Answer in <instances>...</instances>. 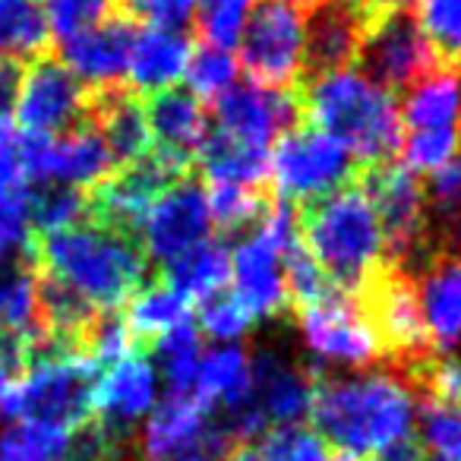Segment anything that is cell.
Segmentation results:
<instances>
[{
	"instance_id": "cell-1",
	"label": "cell",
	"mask_w": 461,
	"mask_h": 461,
	"mask_svg": "<svg viewBox=\"0 0 461 461\" xmlns=\"http://www.w3.org/2000/svg\"><path fill=\"white\" fill-rule=\"evenodd\" d=\"M417 398L389 366L360 376H322L310 404L313 433L348 458H376L414 436Z\"/></svg>"
},
{
	"instance_id": "cell-2",
	"label": "cell",
	"mask_w": 461,
	"mask_h": 461,
	"mask_svg": "<svg viewBox=\"0 0 461 461\" xmlns=\"http://www.w3.org/2000/svg\"><path fill=\"white\" fill-rule=\"evenodd\" d=\"M35 263L48 278L70 288L102 313L121 310L152 278L140 238L95 221L41 238Z\"/></svg>"
},
{
	"instance_id": "cell-3",
	"label": "cell",
	"mask_w": 461,
	"mask_h": 461,
	"mask_svg": "<svg viewBox=\"0 0 461 461\" xmlns=\"http://www.w3.org/2000/svg\"><path fill=\"white\" fill-rule=\"evenodd\" d=\"M303 121L332 136L357 167L398 161L404 146L402 104L357 70L329 73L301 83Z\"/></svg>"
},
{
	"instance_id": "cell-4",
	"label": "cell",
	"mask_w": 461,
	"mask_h": 461,
	"mask_svg": "<svg viewBox=\"0 0 461 461\" xmlns=\"http://www.w3.org/2000/svg\"><path fill=\"white\" fill-rule=\"evenodd\" d=\"M297 234L316 259L326 282L341 294H354L376 266H383V230L370 199L357 180L329 196L294 205Z\"/></svg>"
},
{
	"instance_id": "cell-5",
	"label": "cell",
	"mask_w": 461,
	"mask_h": 461,
	"mask_svg": "<svg viewBox=\"0 0 461 461\" xmlns=\"http://www.w3.org/2000/svg\"><path fill=\"white\" fill-rule=\"evenodd\" d=\"M98 366L79 354L35 351L0 411L10 420L39 423L77 436L92 417Z\"/></svg>"
},
{
	"instance_id": "cell-6",
	"label": "cell",
	"mask_w": 461,
	"mask_h": 461,
	"mask_svg": "<svg viewBox=\"0 0 461 461\" xmlns=\"http://www.w3.org/2000/svg\"><path fill=\"white\" fill-rule=\"evenodd\" d=\"M351 297L383 351V366L408 373L411 366L439 354L429 341L417 285L408 269L389 263L376 266Z\"/></svg>"
},
{
	"instance_id": "cell-7",
	"label": "cell",
	"mask_w": 461,
	"mask_h": 461,
	"mask_svg": "<svg viewBox=\"0 0 461 461\" xmlns=\"http://www.w3.org/2000/svg\"><path fill=\"white\" fill-rule=\"evenodd\" d=\"M307 0H253L238 35L240 67L263 89H297L307 35Z\"/></svg>"
},
{
	"instance_id": "cell-8",
	"label": "cell",
	"mask_w": 461,
	"mask_h": 461,
	"mask_svg": "<svg viewBox=\"0 0 461 461\" xmlns=\"http://www.w3.org/2000/svg\"><path fill=\"white\" fill-rule=\"evenodd\" d=\"M354 70L402 102L442 64L423 39L414 10H376L366 20Z\"/></svg>"
},
{
	"instance_id": "cell-9",
	"label": "cell",
	"mask_w": 461,
	"mask_h": 461,
	"mask_svg": "<svg viewBox=\"0 0 461 461\" xmlns=\"http://www.w3.org/2000/svg\"><path fill=\"white\" fill-rule=\"evenodd\" d=\"M354 180H357V186L370 199L373 212L379 218L383 263L408 269L411 263H417L433 247L427 196H423L420 177L404 171L398 161H389V165L360 167Z\"/></svg>"
},
{
	"instance_id": "cell-10",
	"label": "cell",
	"mask_w": 461,
	"mask_h": 461,
	"mask_svg": "<svg viewBox=\"0 0 461 461\" xmlns=\"http://www.w3.org/2000/svg\"><path fill=\"white\" fill-rule=\"evenodd\" d=\"M357 161L313 123H297L282 133L269 152V180L278 199L301 205L329 196L357 177Z\"/></svg>"
},
{
	"instance_id": "cell-11",
	"label": "cell",
	"mask_w": 461,
	"mask_h": 461,
	"mask_svg": "<svg viewBox=\"0 0 461 461\" xmlns=\"http://www.w3.org/2000/svg\"><path fill=\"white\" fill-rule=\"evenodd\" d=\"M14 111V123L26 136H60L86 121L89 89L58 58L41 54L29 70H23Z\"/></svg>"
},
{
	"instance_id": "cell-12",
	"label": "cell",
	"mask_w": 461,
	"mask_h": 461,
	"mask_svg": "<svg viewBox=\"0 0 461 461\" xmlns=\"http://www.w3.org/2000/svg\"><path fill=\"white\" fill-rule=\"evenodd\" d=\"M209 111L215 130L263 149H272L278 136L303 123L301 89H263L250 79L221 92Z\"/></svg>"
},
{
	"instance_id": "cell-13",
	"label": "cell",
	"mask_w": 461,
	"mask_h": 461,
	"mask_svg": "<svg viewBox=\"0 0 461 461\" xmlns=\"http://www.w3.org/2000/svg\"><path fill=\"white\" fill-rule=\"evenodd\" d=\"M155 408V366L149 351H133L98 370L92 392V427L117 448L130 452L136 423Z\"/></svg>"
},
{
	"instance_id": "cell-14",
	"label": "cell",
	"mask_w": 461,
	"mask_h": 461,
	"mask_svg": "<svg viewBox=\"0 0 461 461\" xmlns=\"http://www.w3.org/2000/svg\"><path fill=\"white\" fill-rule=\"evenodd\" d=\"M297 322L307 339V345L316 351V357L326 364H345L354 370H376L383 366V351L376 339L366 329L357 303L351 294L326 291L316 303L297 310Z\"/></svg>"
},
{
	"instance_id": "cell-15",
	"label": "cell",
	"mask_w": 461,
	"mask_h": 461,
	"mask_svg": "<svg viewBox=\"0 0 461 461\" xmlns=\"http://www.w3.org/2000/svg\"><path fill=\"white\" fill-rule=\"evenodd\" d=\"M212 218L209 199H205V180L199 171L174 180L158 203L149 209L140 228V244L149 259L171 263L174 257L186 253L190 247L209 240Z\"/></svg>"
},
{
	"instance_id": "cell-16",
	"label": "cell",
	"mask_w": 461,
	"mask_h": 461,
	"mask_svg": "<svg viewBox=\"0 0 461 461\" xmlns=\"http://www.w3.org/2000/svg\"><path fill=\"white\" fill-rule=\"evenodd\" d=\"M180 177H186V174H180L177 167H171L158 155L149 152L142 161L121 167L104 184L89 190V221L140 238V228L146 221L149 209Z\"/></svg>"
},
{
	"instance_id": "cell-17",
	"label": "cell",
	"mask_w": 461,
	"mask_h": 461,
	"mask_svg": "<svg viewBox=\"0 0 461 461\" xmlns=\"http://www.w3.org/2000/svg\"><path fill=\"white\" fill-rule=\"evenodd\" d=\"M370 10L357 0H313L307 7L301 83L354 70Z\"/></svg>"
},
{
	"instance_id": "cell-18",
	"label": "cell",
	"mask_w": 461,
	"mask_h": 461,
	"mask_svg": "<svg viewBox=\"0 0 461 461\" xmlns=\"http://www.w3.org/2000/svg\"><path fill=\"white\" fill-rule=\"evenodd\" d=\"M152 155L177 167L180 174L196 171V152L209 133V108L186 86H167L142 98Z\"/></svg>"
},
{
	"instance_id": "cell-19",
	"label": "cell",
	"mask_w": 461,
	"mask_h": 461,
	"mask_svg": "<svg viewBox=\"0 0 461 461\" xmlns=\"http://www.w3.org/2000/svg\"><path fill=\"white\" fill-rule=\"evenodd\" d=\"M140 26L123 16H108L98 26L60 41V64L86 86V89H111L127 86L130 54Z\"/></svg>"
},
{
	"instance_id": "cell-20",
	"label": "cell",
	"mask_w": 461,
	"mask_h": 461,
	"mask_svg": "<svg viewBox=\"0 0 461 461\" xmlns=\"http://www.w3.org/2000/svg\"><path fill=\"white\" fill-rule=\"evenodd\" d=\"M408 272L417 285L429 341L439 354H452L461 345V253L429 247Z\"/></svg>"
},
{
	"instance_id": "cell-21",
	"label": "cell",
	"mask_w": 461,
	"mask_h": 461,
	"mask_svg": "<svg viewBox=\"0 0 461 461\" xmlns=\"http://www.w3.org/2000/svg\"><path fill=\"white\" fill-rule=\"evenodd\" d=\"M86 121L98 130L108 146L114 167H130L152 152L146 108L142 98L130 86H111V89H89V111Z\"/></svg>"
},
{
	"instance_id": "cell-22",
	"label": "cell",
	"mask_w": 461,
	"mask_h": 461,
	"mask_svg": "<svg viewBox=\"0 0 461 461\" xmlns=\"http://www.w3.org/2000/svg\"><path fill=\"white\" fill-rule=\"evenodd\" d=\"M230 276L238 282V297L257 316H278L288 310L282 282V250L276 240L257 228L238 250L230 253Z\"/></svg>"
},
{
	"instance_id": "cell-23",
	"label": "cell",
	"mask_w": 461,
	"mask_h": 461,
	"mask_svg": "<svg viewBox=\"0 0 461 461\" xmlns=\"http://www.w3.org/2000/svg\"><path fill=\"white\" fill-rule=\"evenodd\" d=\"M193 45H196V39L190 32H177V29H161V26H140V35L133 41V54H130L127 86L140 98L155 95V92L174 86L184 77Z\"/></svg>"
},
{
	"instance_id": "cell-24",
	"label": "cell",
	"mask_w": 461,
	"mask_h": 461,
	"mask_svg": "<svg viewBox=\"0 0 461 461\" xmlns=\"http://www.w3.org/2000/svg\"><path fill=\"white\" fill-rule=\"evenodd\" d=\"M41 272L35 257L0 259V329L26 345H39L45 339L41 329Z\"/></svg>"
},
{
	"instance_id": "cell-25",
	"label": "cell",
	"mask_w": 461,
	"mask_h": 461,
	"mask_svg": "<svg viewBox=\"0 0 461 461\" xmlns=\"http://www.w3.org/2000/svg\"><path fill=\"white\" fill-rule=\"evenodd\" d=\"M269 152L272 149L240 142L209 123V133H205L203 146H199V152H196V171L203 174L205 184L266 186V184H272Z\"/></svg>"
},
{
	"instance_id": "cell-26",
	"label": "cell",
	"mask_w": 461,
	"mask_h": 461,
	"mask_svg": "<svg viewBox=\"0 0 461 461\" xmlns=\"http://www.w3.org/2000/svg\"><path fill=\"white\" fill-rule=\"evenodd\" d=\"M404 133L461 130V70L442 67L402 98Z\"/></svg>"
},
{
	"instance_id": "cell-27",
	"label": "cell",
	"mask_w": 461,
	"mask_h": 461,
	"mask_svg": "<svg viewBox=\"0 0 461 461\" xmlns=\"http://www.w3.org/2000/svg\"><path fill=\"white\" fill-rule=\"evenodd\" d=\"M186 320H193L190 301L177 288H171L161 272L149 278L127 303V326L140 351H149L161 335L184 326Z\"/></svg>"
},
{
	"instance_id": "cell-28",
	"label": "cell",
	"mask_w": 461,
	"mask_h": 461,
	"mask_svg": "<svg viewBox=\"0 0 461 461\" xmlns=\"http://www.w3.org/2000/svg\"><path fill=\"white\" fill-rule=\"evenodd\" d=\"M171 288H177L186 301H205V297L218 294L221 288H228L230 278V253L228 244L218 238H209L203 244L190 247L186 253L174 257L171 263H165L161 272Z\"/></svg>"
},
{
	"instance_id": "cell-29",
	"label": "cell",
	"mask_w": 461,
	"mask_h": 461,
	"mask_svg": "<svg viewBox=\"0 0 461 461\" xmlns=\"http://www.w3.org/2000/svg\"><path fill=\"white\" fill-rule=\"evenodd\" d=\"M205 199H209V218H212V228L218 230V240L228 244V238H234V234H244L250 228L257 230L278 196L272 190V184L266 186L212 184L205 186Z\"/></svg>"
},
{
	"instance_id": "cell-30",
	"label": "cell",
	"mask_w": 461,
	"mask_h": 461,
	"mask_svg": "<svg viewBox=\"0 0 461 461\" xmlns=\"http://www.w3.org/2000/svg\"><path fill=\"white\" fill-rule=\"evenodd\" d=\"M250 385V354L244 348H215L203 351L193 383V395L203 398L209 408L221 402V408H234L247 395Z\"/></svg>"
},
{
	"instance_id": "cell-31",
	"label": "cell",
	"mask_w": 461,
	"mask_h": 461,
	"mask_svg": "<svg viewBox=\"0 0 461 461\" xmlns=\"http://www.w3.org/2000/svg\"><path fill=\"white\" fill-rule=\"evenodd\" d=\"M51 45L41 0H0V58H41Z\"/></svg>"
},
{
	"instance_id": "cell-32",
	"label": "cell",
	"mask_w": 461,
	"mask_h": 461,
	"mask_svg": "<svg viewBox=\"0 0 461 461\" xmlns=\"http://www.w3.org/2000/svg\"><path fill=\"white\" fill-rule=\"evenodd\" d=\"M73 433L10 420L0 427V461H70Z\"/></svg>"
},
{
	"instance_id": "cell-33",
	"label": "cell",
	"mask_w": 461,
	"mask_h": 461,
	"mask_svg": "<svg viewBox=\"0 0 461 461\" xmlns=\"http://www.w3.org/2000/svg\"><path fill=\"white\" fill-rule=\"evenodd\" d=\"M149 351H155L161 373L167 379V392H193L199 360H203V332L196 322L186 320L184 326L165 332Z\"/></svg>"
},
{
	"instance_id": "cell-34",
	"label": "cell",
	"mask_w": 461,
	"mask_h": 461,
	"mask_svg": "<svg viewBox=\"0 0 461 461\" xmlns=\"http://www.w3.org/2000/svg\"><path fill=\"white\" fill-rule=\"evenodd\" d=\"M414 16L439 64L461 70V0H417Z\"/></svg>"
},
{
	"instance_id": "cell-35",
	"label": "cell",
	"mask_w": 461,
	"mask_h": 461,
	"mask_svg": "<svg viewBox=\"0 0 461 461\" xmlns=\"http://www.w3.org/2000/svg\"><path fill=\"white\" fill-rule=\"evenodd\" d=\"M89 221V190L73 186H41L32 193V228L41 238Z\"/></svg>"
},
{
	"instance_id": "cell-36",
	"label": "cell",
	"mask_w": 461,
	"mask_h": 461,
	"mask_svg": "<svg viewBox=\"0 0 461 461\" xmlns=\"http://www.w3.org/2000/svg\"><path fill=\"white\" fill-rule=\"evenodd\" d=\"M184 73H186V89L212 104L221 92H228L230 86L238 83V60L230 58V51L196 41Z\"/></svg>"
},
{
	"instance_id": "cell-37",
	"label": "cell",
	"mask_w": 461,
	"mask_h": 461,
	"mask_svg": "<svg viewBox=\"0 0 461 461\" xmlns=\"http://www.w3.org/2000/svg\"><path fill=\"white\" fill-rule=\"evenodd\" d=\"M417 442L439 461H461V408L417 402Z\"/></svg>"
},
{
	"instance_id": "cell-38",
	"label": "cell",
	"mask_w": 461,
	"mask_h": 461,
	"mask_svg": "<svg viewBox=\"0 0 461 461\" xmlns=\"http://www.w3.org/2000/svg\"><path fill=\"white\" fill-rule=\"evenodd\" d=\"M35 257L32 190L16 186L0 199V259Z\"/></svg>"
},
{
	"instance_id": "cell-39",
	"label": "cell",
	"mask_w": 461,
	"mask_h": 461,
	"mask_svg": "<svg viewBox=\"0 0 461 461\" xmlns=\"http://www.w3.org/2000/svg\"><path fill=\"white\" fill-rule=\"evenodd\" d=\"M461 152V130H420V133H404V146L398 155V165L404 171L427 177V174L446 167Z\"/></svg>"
},
{
	"instance_id": "cell-40",
	"label": "cell",
	"mask_w": 461,
	"mask_h": 461,
	"mask_svg": "<svg viewBox=\"0 0 461 461\" xmlns=\"http://www.w3.org/2000/svg\"><path fill=\"white\" fill-rule=\"evenodd\" d=\"M253 320H257V316L250 313V307L240 301L234 288H221L218 294L199 301L196 316H193L199 332L212 335V339H221V341L240 339V335L253 326Z\"/></svg>"
},
{
	"instance_id": "cell-41",
	"label": "cell",
	"mask_w": 461,
	"mask_h": 461,
	"mask_svg": "<svg viewBox=\"0 0 461 461\" xmlns=\"http://www.w3.org/2000/svg\"><path fill=\"white\" fill-rule=\"evenodd\" d=\"M199 0H114V14L136 26H161L193 32Z\"/></svg>"
},
{
	"instance_id": "cell-42",
	"label": "cell",
	"mask_w": 461,
	"mask_h": 461,
	"mask_svg": "<svg viewBox=\"0 0 461 461\" xmlns=\"http://www.w3.org/2000/svg\"><path fill=\"white\" fill-rule=\"evenodd\" d=\"M41 4H45L48 29L60 41L114 16V0H41Z\"/></svg>"
},
{
	"instance_id": "cell-43",
	"label": "cell",
	"mask_w": 461,
	"mask_h": 461,
	"mask_svg": "<svg viewBox=\"0 0 461 461\" xmlns=\"http://www.w3.org/2000/svg\"><path fill=\"white\" fill-rule=\"evenodd\" d=\"M20 127L14 117H0V199L10 190L23 186V161H20Z\"/></svg>"
},
{
	"instance_id": "cell-44",
	"label": "cell",
	"mask_w": 461,
	"mask_h": 461,
	"mask_svg": "<svg viewBox=\"0 0 461 461\" xmlns=\"http://www.w3.org/2000/svg\"><path fill=\"white\" fill-rule=\"evenodd\" d=\"M29 364V351L20 339H14L10 332L0 329V404L7 398V392L14 389V383L23 376Z\"/></svg>"
},
{
	"instance_id": "cell-45",
	"label": "cell",
	"mask_w": 461,
	"mask_h": 461,
	"mask_svg": "<svg viewBox=\"0 0 461 461\" xmlns=\"http://www.w3.org/2000/svg\"><path fill=\"white\" fill-rule=\"evenodd\" d=\"M23 83V64L14 58H0V117H7L16 104Z\"/></svg>"
},
{
	"instance_id": "cell-46",
	"label": "cell",
	"mask_w": 461,
	"mask_h": 461,
	"mask_svg": "<svg viewBox=\"0 0 461 461\" xmlns=\"http://www.w3.org/2000/svg\"><path fill=\"white\" fill-rule=\"evenodd\" d=\"M433 238V247L436 250H452V253H461V203L452 215H446L439 221V228L429 234Z\"/></svg>"
},
{
	"instance_id": "cell-47",
	"label": "cell",
	"mask_w": 461,
	"mask_h": 461,
	"mask_svg": "<svg viewBox=\"0 0 461 461\" xmlns=\"http://www.w3.org/2000/svg\"><path fill=\"white\" fill-rule=\"evenodd\" d=\"M332 461H357V458H348V455H335Z\"/></svg>"
},
{
	"instance_id": "cell-48",
	"label": "cell",
	"mask_w": 461,
	"mask_h": 461,
	"mask_svg": "<svg viewBox=\"0 0 461 461\" xmlns=\"http://www.w3.org/2000/svg\"><path fill=\"white\" fill-rule=\"evenodd\" d=\"M307 4H313V0H307Z\"/></svg>"
}]
</instances>
